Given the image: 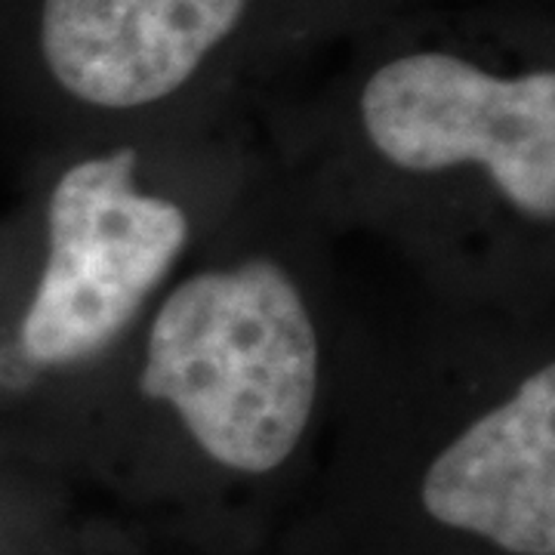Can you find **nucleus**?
I'll return each instance as SVG.
<instances>
[{
  "label": "nucleus",
  "instance_id": "20e7f679",
  "mask_svg": "<svg viewBox=\"0 0 555 555\" xmlns=\"http://www.w3.org/2000/svg\"><path fill=\"white\" fill-rule=\"evenodd\" d=\"M259 160V133L219 112L43 142L22 164L0 217V454L65 488L87 398Z\"/></svg>",
  "mask_w": 555,
  "mask_h": 555
},
{
  "label": "nucleus",
  "instance_id": "f03ea898",
  "mask_svg": "<svg viewBox=\"0 0 555 555\" xmlns=\"http://www.w3.org/2000/svg\"><path fill=\"white\" fill-rule=\"evenodd\" d=\"M266 555H555V321L346 281L321 454Z\"/></svg>",
  "mask_w": 555,
  "mask_h": 555
},
{
  "label": "nucleus",
  "instance_id": "f257e3e1",
  "mask_svg": "<svg viewBox=\"0 0 555 555\" xmlns=\"http://www.w3.org/2000/svg\"><path fill=\"white\" fill-rule=\"evenodd\" d=\"M346 266L266 152L87 398L72 494L155 553L266 555L315 473Z\"/></svg>",
  "mask_w": 555,
  "mask_h": 555
},
{
  "label": "nucleus",
  "instance_id": "7ed1b4c3",
  "mask_svg": "<svg viewBox=\"0 0 555 555\" xmlns=\"http://www.w3.org/2000/svg\"><path fill=\"white\" fill-rule=\"evenodd\" d=\"M309 214L438 297L555 321V68L408 43L259 137Z\"/></svg>",
  "mask_w": 555,
  "mask_h": 555
},
{
  "label": "nucleus",
  "instance_id": "39448f33",
  "mask_svg": "<svg viewBox=\"0 0 555 555\" xmlns=\"http://www.w3.org/2000/svg\"><path fill=\"white\" fill-rule=\"evenodd\" d=\"M257 20L259 0H38L43 142L219 115L204 105L207 78Z\"/></svg>",
  "mask_w": 555,
  "mask_h": 555
},
{
  "label": "nucleus",
  "instance_id": "423d86ee",
  "mask_svg": "<svg viewBox=\"0 0 555 555\" xmlns=\"http://www.w3.org/2000/svg\"><path fill=\"white\" fill-rule=\"evenodd\" d=\"M0 555H152L62 485L0 454Z\"/></svg>",
  "mask_w": 555,
  "mask_h": 555
}]
</instances>
